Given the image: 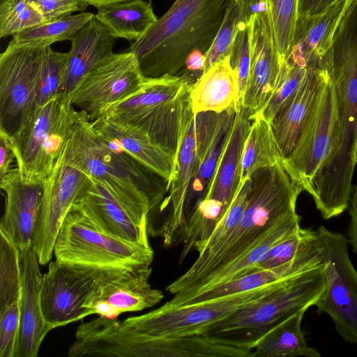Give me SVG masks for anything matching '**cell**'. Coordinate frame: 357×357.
Instances as JSON below:
<instances>
[{
	"label": "cell",
	"mask_w": 357,
	"mask_h": 357,
	"mask_svg": "<svg viewBox=\"0 0 357 357\" xmlns=\"http://www.w3.org/2000/svg\"><path fill=\"white\" fill-rule=\"evenodd\" d=\"M330 74L337 96V139L309 192L324 220L348 208L357 165V8L344 11L335 31Z\"/></svg>",
	"instance_id": "cell-1"
},
{
	"label": "cell",
	"mask_w": 357,
	"mask_h": 357,
	"mask_svg": "<svg viewBox=\"0 0 357 357\" xmlns=\"http://www.w3.org/2000/svg\"><path fill=\"white\" fill-rule=\"evenodd\" d=\"M242 215L232 231L213 248L198 255L190 268L166 290L181 296L202 280L235 260L255 246L275 225L296 212V201L303 191L283 162L256 170Z\"/></svg>",
	"instance_id": "cell-2"
},
{
	"label": "cell",
	"mask_w": 357,
	"mask_h": 357,
	"mask_svg": "<svg viewBox=\"0 0 357 357\" xmlns=\"http://www.w3.org/2000/svg\"><path fill=\"white\" fill-rule=\"evenodd\" d=\"M231 0H176L128 51L138 60L144 77L174 75L187 56L212 47Z\"/></svg>",
	"instance_id": "cell-3"
},
{
	"label": "cell",
	"mask_w": 357,
	"mask_h": 357,
	"mask_svg": "<svg viewBox=\"0 0 357 357\" xmlns=\"http://www.w3.org/2000/svg\"><path fill=\"white\" fill-rule=\"evenodd\" d=\"M63 153L70 164L104 184L132 214L149 224V214L162 197L149 176L153 173L105 142L84 111L75 109Z\"/></svg>",
	"instance_id": "cell-4"
},
{
	"label": "cell",
	"mask_w": 357,
	"mask_h": 357,
	"mask_svg": "<svg viewBox=\"0 0 357 357\" xmlns=\"http://www.w3.org/2000/svg\"><path fill=\"white\" fill-rule=\"evenodd\" d=\"M326 289L325 264L278 282L204 333L220 343L253 350L257 340L292 314L314 305Z\"/></svg>",
	"instance_id": "cell-5"
},
{
	"label": "cell",
	"mask_w": 357,
	"mask_h": 357,
	"mask_svg": "<svg viewBox=\"0 0 357 357\" xmlns=\"http://www.w3.org/2000/svg\"><path fill=\"white\" fill-rule=\"evenodd\" d=\"M192 83L185 75L144 77L135 93L109 106L99 116L139 128L154 141L175 153Z\"/></svg>",
	"instance_id": "cell-6"
},
{
	"label": "cell",
	"mask_w": 357,
	"mask_h": 357,
	"mask_svg": "<svg viewBox=\"0 0 357 357\" xmlns=\"http://www.w3.org/2000/svg\"><path fill=\"white\" fill-rule=\"evenodd\" d=\"M75 108L70 94L36 105L10 135L17 168L27 181L43 183L64 150Z\"/></svg>",
	"instance_id": "cell-7"
},
{
	"label": "cell",
	"mask_w": 357,
	"mask_h": 357,
	"mask_svg": "<svg viewBox=\"0 0 357 357\" xmlns=\"http://www.w3.org/2000/svg\"><path fill=\"white\" fill-rule=\"evenodd\" d=\"M55 260L69 264L110 271L151 266L150 245L127 241L97 228L75 202L56 236Z\"/></svg>",
	"instance_id": "cell-8"
},
{
	"label": "cell",
	"mask_w": 357,
	"mask_h": 357,
	"mask_svg": "<svg viewBox=\"0 0 357 357\" xmlns=\"http://www.w3.org/2000/svg\"><path fill=\"white\" fill-rule=\"evenodd\" d=\"M315 241L325 264L326 289L314 306L319 314L331 318L344 341L357 344V271L349 257L347 237L319 226Z\"/></svg>",
	"instance_id": "cell-9"
},
{
	"label": "cell",
	"mask_w": 357,
	"mask_h": 357,
	"mask_svg": "<svg viewBox=\"0 0 357 357\" xmlns=\"http://www.w3.org/2000/svg\"><path fill=\"white\" fill-rule=\"evenodd\" d=\"M218 114L205 112L194 114L190 97L184 107L179 138L174 153V167L167 185L169 195L161 210L169 206V212L153 236L162 238L166 246L182 242L185 225V205L188 191L195 173L200 150L212 132Z\"/></svg>",
	"instance_id": "cell-10"
},
{
	"label": "cell",
	"mask_w": 357,
	"mask_h": 357,
	"mask_svg": "<svg viewBox=\"0 0 357 357\" xmlns=\"http://www.w3.org/2000/svg\"><path fill=\"white\" fill-rule=\"evenodd\" d=\"M199 304L172 305L166 302L147 313L123 320L131 330L156 337H182L204 334L245 304L268 293L277 284Z\"/></svg>",
	"instance_id": "cell-11"
},
{
	"label": "cell",
	"mask_w": 357,
	"mask_h": 357,
	"mask_svg": "<svg viewBox=\"0 0 357 357\" xmlns=\"http://www.w3.org/2000/svg\"><path fill=\"white\" fill-rule=\"evenodd\" d=\"M50 47L10 41L0 55V130L9 135L36 105Z\"/></svg>",
	"instance_id": "cell-12"
},
{
	"label": "cell",
	"mask_w": 357,
	"mask_h": 357,
	"mask_svg": "<svg viewBox=\"0 0 357 357\" xmlns=\"http://www.w3.org/2000/svg\"><path fill=\"white\" fill-rule=\"evenodd\" d=\"M116 271L50 261L40 284L42 312L50 331L87 317V299Z\"/></svg>",
	"instance_id": "cell-13"
},
{
	"label": "cell",
	"mask_w": 357,
	"mask_h": 357,
	"mask_svg": "<svg viewBox=\"0 0 357 357\" xmlns=\"http://www.w3.org/2000/svg\"><path fill=\"white\" fill-rule=\"evenodd\" d=\"M91 177L70 164L63 151L43 182L33 249L40 265L50 262L54 242L71 206L85 192Z\"/></svg>",
	"instance_id": "cell-14"
},
{
	"label": "cell",
	"mask_w": 357,
	"mask_h": 357,
	"mask_svg": "<svg viewBox=\"0 0 357 357\" xmlns=\"http://www.w3.org/2000/svg\"><path fill=\"white\" fill-rule=\"evenodd\" d=\"M144 79L133 52H114L83 77L70 93L71 102L93 121L109 106L135 93Z\"/></svg>",
	"instance_id": "cell-15"
},
{
	"label": "cell",
	"mask_w": 357,
	"mask_h": 357,
	"mask_svg": "<svg viewBox=\"0 0 357 357\" xmlns=\"http://www.w3.org/2000/svg\"><path fill=\"white\" fill-rule=\"evenodd\" d=\"M337 119V96L331 77L310 124L291 155L282 162L291 176L308 193L336 142Z\"/></svg>",
	"instance_id": "cell-16"
},
{
	"label": "cell",
	"mask_w": 357,
	"mask_h": 357,
	"mask_svg": "<svg viewBox=\"0 0 357 357\" xmlns=\"http://www.w3.org/2000/svg\"><path fill=\"white\" fill-rule=\"evenodd\" d=\"M250 29V69L242 107L252 121L260 114L274 89L281 59L275 47L266 5L251 17Z\"/></svg>",
	"instance_id": "cell-17"
},
{
	"label": "cell",
	"mask_w": 357,
	"mask_h": 357,
	"mask_svg": "<svg viewBox=\"0 0 357 357\" xmlns=\"http://www.w3.org/2000/svg\"><path fill=\"white\" fill-rule=\"evenodd\" d=\"M151 266L119 271L112 273L93 292L84 307L87 316L97 314L117 319L119 314L153 307L163 293L149 283Z\"/></svg>",
	"instance_id": "cell-18"
},
{
	"label": "cell",
	"mask_w": 357,
	"mask_h": 357,
	"mask_svg": "<svg viewBox=\"0 0 357 357\" xmlns=\"http://www.w3.org/2000/svg\"><path fill=\"white\" fill-rule=\"evenodd\" d=\"M349 1L336 0L318 15L298 17L284 61L308 69L331 67L333 36Z\"/></svg>",
	"instance_id": "cell-19"
},
{
	"label": "cell",
	"mask_w": 357,
	"mask_h": 357,
	"mask_svg": "<svg viewBox=\"0 0 357 357\" xmlns=\"http://www.w3.org/2000/svg\"><path fill=\"white\" fill-rule=\"evenodd\" d=\"M331 67L309 70L298 89L272 120L283 161L291 155L314 116L331 78Z\"/></svg>",
	"instance_id": "cell-20"
},
{
	"label": "cell",
	"mask_w": 357,
	"mask_h": 357,
	"mask_svg": "<svg viewBox=\"0 0 357 357\" xmlns=\"http://www.w3.org/2000/svg\"><path fill=\"white\" fill-rule=\"evenodd\" d=\"M0 187L5 195L0 231L4 233L20 251L29 250L33 248L43 182L27 181L16 167L0 179Z\"/></svg>",
	"instance_id": "cell-21"
},
{
	"label": "cell",
	"mask_w": 357,
	"mask_h": 357,
	"mask_svg": "<svg viewBox=\"0 0 357 357\" xmlns=\"http://www.w3.org/2000/svg\"><path fill=\"white\" fill-rule=\"evenodd\" d=\"M91 122L97 135L108 145L122 150L167 184L169 183L174 167L173 151L136 126L105 116H100Z\"/></svg>",
	"instance_id": "cell-22"
},
{
	"label": "cell",
	"mask_w": 357,
	"mask_h": 357,
	"mask_svg": "<svg viewBox=\"0 0 357 357\" xmlns=\"http://www.w3.org/2000/svg\"><path fill=\"white\" fill-rule=\"evenodd\" d=\"M75 202L101 231L127 241L150 245L148 222L137 218L100 181L91 177L89 187Z\"/></svg>",
	"instance_id": "cell-23"
},
{
	"label": "cell",
	"mask_w": 357,
	"mask_h": 357,
	"mask_svg": "<svg viewBox=\"0 0 357 357\" xmlns=\"http://www.w3.org/2000/svg\"><path fill=\"white\" fill-rule=\"evenodd\" d=\"M20 322L14 357H36L50 330L40 303L43 275L33 248L20 251Z\"/></svg>",
	"instance_id": "cell-24"
},
{
	"label": "cell",
	"mask_w": 357,
	"mask_h": 357,
	"mask_svg": "<svg viewBox=\"0 0 357 357\" xmlns=\"http://www.w3.org/2000/svg\"><path fill=\"white\" fill-rule=\"evenodd\" d=\"M323 264L324 261L315 242L314 247L293 261L271 268L245 274L235 280L190 296L181 302L178 305L207 303L268 287L317 268Z\"/></svg>",
	"instance_id": "cell-25"
},
{
	"label": "cell",
	"mask_w": 357,
	"mask_h": 357,
	"mask_svg": "<svg viewBox=\"0 0 357 357\" xmlns=\"http://www.w3.org/2000/svg\"><path fill=\"white\" fill-rule=\"evenodd\" d=\"M301 217L292 213L275 225L255 246L242 256L202 280L190 291L173 296L168 303L177 305L183 300L251 273L257 264L278 242L301 227Z\"/></svg>",
	"instance_id": "cell-26"
},
{
	"label": "cell",
	"mask_w": 357,
	"mask_h": 357,
	"mask_svg": "<svg viewBox=\"0 0 357 357\" xmlns=\"http://www.w3.org/2000/svg\"><path fill=\"white\" fill-rule=\"evenodd\" d=\"M116 38L95 17L71 40L61 93L70 94L83 77L112 54Z\"/></svg>",
	"instance_id": "cell-27"
},
{
	"label": "cell",
	"mask_w": 357,
	"mask_h": 357,
	"mask_svg": "<svg viewBox=\"0 0 357 357\" xmlns=\"http://www.w3.org/2000/svg\"><path fill=\"white\" fill-rule=\"evenodd\" d=\"M251 120L243 107L236 109L231 128L204 197L229 207L239 186L238 170Z\"/></svg>",
	"instance_id": "cell-28"
},
{
	"label": "cell",
	"mask_w": 357,
	"mask_h": 357,
	"mask_svg": "<svg viewBox=\"0 0 357 357\" xmlns=\"http://www.w3.org/2000/svg\"><path fill=\"white\" fill-rule=\"evenodd\" d=\"M238 88L229 56L213 65L192 84L190 100L192 112L217 114L233 107L237 109Z\"/></svg>",
	"instance_id": "cell-29"
},
{
	"label": "cell",
	"mask_w": 357,
	"mask_h": 357,
	"mask_svg": "<svg viewBox=\"0 0 357 357\" xmlns=\"http://www.w3.org/2000/svg\"><path fill=\"white\" fill-rule=\"evenodd\" d=\"M97 9L95 17L113 37L133 42L142 38L158 19L151 1L144 0L116 2Z\"/></svg>",
	"instance_id": "cell-30"
},
{
	"label": "cell",
	"mask_w": 357,
	"mask_h": 357,
	"mask_svg": "<svg viewBox=\"0 0 357 357\" xmlns=\"http://www.w3.org/2000/svg\"><path fill=\"white\" fill-rule=\"evenodd\" d=\"M236 111L235 107L218 114L215 128L200 150L198 163L185 200V221L195 204L203 199L213 178L218 158Z\"/></svg>",
	"instance_id": "cell-31"
},
{
	"label": "cell",
	"mask_w": 357,
	"mask_h": 357,
	"mask_svg": "<svg viewBox=\"0 0 357 357\" xmlns=\"http://www.w3.org/2000/svg\"><path fill=\"white\" fill-rule=\"evenodd\" d=\"M307 310L292 314L261 337L253 347L252 357H320L317 349L308 346L301 329Z\"/></svg>",
	"instance_id": "cell-32"
},
{
	"label": "cell",
	"mask_w": 357,
	"mask_h": 357,
	"mask_svg": "<svg viewBox=\"0 0 357 357\" xmlns=\"http://www.w3.org/2000/svg\"><path fill=\"white\" fill-rule=\"evenodd\" d=\"M283 162L271 122L255 117L245 141L238 170L239 185L257 169Z\"/></svg>",
	"instance_id": "cell-33"
},
{
	"label": "cell",
	"mask_w": 357,
	"mask_h": 357,
	"mask_svg": "<svg viewBox=\"0 0 357 357\" xmlns=\"http://www.w3.org/2000/svg\"><path fill=\"white\" fill-rule=\"evenodd\" d=\"M227 208L221 202L211 198L204 197L196 202L185 222L180 264L192 250L199 254L202 252Z\"/></svg>",
	"instance_id": "cell-34"
},
{
	"label": "cell",
	"mask_w": 357,
	"mask_h": 357,
	"mask_svg": "<svg viewBox=\"0 0 357 357\" xmlns=\"http://www.w3.org/2000/svg\"><path fill=\"white\" fill-rule=\"evenodd\" d=\"M259 0H231L215 41L206 55L204 72L229 56L235 36L242 24L259 10Z\"/></svg>",
	"instance_id": "cell-35"
},
{
	"label": "cell",
	"mask_w": 357,
	"mask_h": 357,
	"mask_svg": "<svg viewBox=\"0 0 357 357\" xmlns=\"http://www.w3.org/2000/svg\"><path fill=\"white\" fill-rule=\"evenodd\" d=\"M91 12H79L46 22L14 36L10 41L17 44L51 46L54 43L71 41L76 33L94 17Z\"/></svg>",
	"instance_id": "cell-36"
},
{
	"label": "cell",
	"mask_w": 357,
	"mask_h": 357,
	"mask_svg": "<svg viewBox=\"0 0 357 357\" xmlns=\"http://www.w3.org/2000/svg\"><path fill=\"white\" fill-rule=\"evenodd\" d=\"M266 7L275 47L281 61L289 53L298 18V0H261Z\"/></svg>",
	"instance_id": "cell-37"
},
{
	"label": "cell",
	"mask_w": 357,
	"mask_h": 357,
	"mask_svg": "<svg viewBox=\"0 0 357 357\" xmlns=\"http://www.w3.org/2000/svg\"><path fill=\"white\" fill-rule=\"evenodd\" d=\"M314 245L315 230L300 227L276 243L257 264L252 272L271 268L293 261Z\"/></svg>",
	"instance_id": "cell-38"
},
{
	"label": "cell",
	"mask_w": 357,
	"mask_h": 357,
	"mask_svg": "<svg viewBox=\"0 0 357 357\" xmlns=\"http://www.w3.org/2000/svg\"><path fill=\"white\" fill-rule=\"evenodd\" d=\"M298 65L281 61L280 72L274 89L259 115L271 122L304 81L309 70ZM258 116V115H257Z\"/></svg>",
	"instance_id": "cell-39"
},
{
	"label": "cell",
	"mask_w": 357,
	"mask_h": 357,
	"mask_svg": "<svg viewBox=\"0 0 357 357\" xmlns=\"http://www.w3.org/2000/svg\"><path fill=\"white\" fill-rule=\"evenodd\" d=\"M46 22L43 15L26 0H1L0 38L14 36Z\"/></svg>",
	"instance_id": "cell-40"
},
{
	"label": "cell",
	"mask_w": 357,
	"mask_h": 357,
	"mask_svg": "<svg viewBox=\"0 0 357 357\" xmlns=\"http://www.w3.org/2000/svg\"><path fill=\"white\" fill-rule=\"evenodd\" d=\"M68 59V52H56L50 47L38 87L36 105L45 104L61 93Z\"/></svg>",
	"instance_id": "cell-41"
},
{
	"label": "cell",
	"mask_w": 357,
	"mask_h": 357,
	"mask_svg": "<svg viewBox=\"0 0 357 357\" xmlns=\"http://www.w3.org/2000/svg\"><path fill=\"white\" fill-rule=\"evenodd\" d=\"M250 188V178L245 180L238 186L227 211L208 238L199 254L215 247L232 231L242 215Z\"/></svg>",
	"instance_id": "cell-42"
},
{
	"label": "cell",
	"mask_w": 357,
	"mask_h": 357,
	"mask_svg": "<svg viewBox=\"0 0 357 357\" xmlns=\"http://www.w3.org/2000/svg\"><path fill=\"white\" fill-rule=\"evenodd\" d=\"M249 22L242 24L238 29L229 54L230 63L238 79L237 109L242 107L250 69Z\"/></svg>",
	"instance_id": "cell-43"
},
{
	"label": "cell",
	"mask_w": 357,
	"mask_h": 357,
	"mask_svg": "<svg viewBox=\"0 0 357 357\" xmlns=\"http://www.w3.org/2000/svg\"><path fill=\"white\" fill-rule=\"evenodd\" d=\"M43 15L46 22L84 11L89 6L84 0H26Z\"/></svg>",
	"instance_id": "cell-44"
},
{
	"label": "cell",
	"mask_w": 357,
	"mask_h": 357,
	"mask_svg": "<svg viewBox=\"0 0 357 357\" xmlns=\"http://www.w3.org/2000/svg\"><path fill=\"white\" fill-rule=\"evenodd\" d=\"M14 160H15V155L10 135L0 130V179L12 169L11 166Z\"/></svg>",
	"instance_id": "cell-45"
},
{
	"label": "cell",
	"mask_w": 357,
	"mask_h": 357,
	"mask_svg": "<svg viewBox=\"0 0 357 357\" xmlns=\"http://www.w3.org/2000/svg\"><path fill=\"white\" fill-rule=\"evenodd\" d=\"M348 211L350 221L347 230V239L354 253L357 255V185L353 188Z\"/></svg>",
	"instance_id": "cell-46"
},
{
	"label": "cell",
	"mask_w": 357,
	"mask_h": 357,
	"mask_svg": "<svg viewBox=\"0 0 357 357\" xmlns=\"http://www.w3.org/2000/svg\"><path fill=\"white\" fill-rule=\"evenodd\" d=\"M206 59V55L200 51L192 52L185 61L183 66L185 73L183 75L189 77L192 81L193 76H196L198 79L203 73Z\"/></svg>",
	"instance_id": "cell-47"
},
{
	"label": "cell",
	"mask_w": 357,
	"mask_h": 357,
	"mask_svg": "<svg viewBox=\"0 0 357 357\" xmlns=\"http://www.w3.org/2000/svg\"><path fill=\"white\" fill-rule=\"evenodd\" d=\"M336 0H298V17L312 16L324 12Z\"/></svg>",
	"instance_id": "cell-48"
},
{
	"label": "cell",
	"mask_w": 357,
	"mask_h": 357,
	"mask_svg": "<svg viewBox=\"0 0 357 357\" xmlns=\"http://www.w3.org/2000/svg\"><path fill=\"white\" fill-rule=\"evenodd\" d=\"M84 1H85L89 6H92L98 8L102 6H105V5H108V4H111V3H116V2L129 1V0H84Z\"/></svg>",
	"instance_id": "cell-49"
},
{
	"label": "cell",
	"mask_w": 357,
	"mask_h": 357,
	"mask_svg": "<svg viewBox=\"0 0 357 357\" xmlns=\"http://www.w3.org/2000/svg\"><path fill=\"white\" fill-rule=\"evenodd\" d=\"M356 163H357V146H356Z\"/></svg>",
	"instance_id": "cell-50"
}]
</instances>
